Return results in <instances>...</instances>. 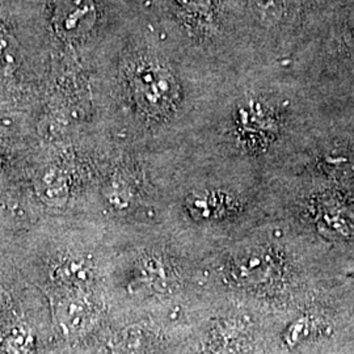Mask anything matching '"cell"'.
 Listing matches in <instances>:
<instances>
[{"mask_svg":"<svg viewBox=\"0 0 354 354\" xmlns=\"http://www.w3.org/2000/svg\"><path fill=\"white\" fill-rule=\"evenodd\" d=\"M57 277L68 286L83 288L92 281V269L83 260L70 259L57 268Z\"/></svg>","mask_w":354,"mask_h":354,"instance_id":"cell-5","label":"cell"},{"mask_svg":"<svg viewBox=\"0 0 354 354\" xmlns=\"http://www.w3.org/2000/svg\"><path fill=\"white\" fill-rule=\"evenodd\" d=\"M137 88L142 100L151 108H165L171 104L175 95V86L163 71L149 70L147 73H140Z\"/></svg>","mask_w":354,"mask_h":354,"instance_id":"cell-2","label":"cell"},{"mask_svg":"<svg viewBox=\"0 0 354 354\" xmlns=\"http://www.w3.org/2000/svg\"><path fill=\"white\" fill-rule=\"evenodd\" d=\"M38 197L53 206L64 205L68 197V185L66 177L55 168L45 169L35 181Z\"/></svg>","mask_w":354,"mask_h":354,"instance_id":"cell-4","label":"cell"},{"mask_svg":"<svg viewBox=\"0 0 354 354\" xmlns=\"http://www.w3.org/2000/svg\"><path fill=\"white\" fill-rule=\"evenodd\" d=\"M57 319L66 333H80L89 327L92 311L79 298H66L57 306Z\"/></svg>","mask_w":354,"mask_h":354,"instance_id":"cell-3","label":"cell"},{"mask_svg":"<svg viewBox=\"0 0 354 354\" xmlns=\"http://www.w3.org/2000/svg\"><path fill=\"white\" fill-rule=\"evenodd\" d=\"M206 354H230V353H226V352H219V351H213V352H210V353H206Z\"/></svg>","mask_w":354,"mask_h":354,"instance_id":"cell-7","label":"cell"},{"mask_svg":"<svg viewBox=\"0 0 354 354\" xmlns=\"http://www.w3.org/2000/svg\"><path fill=\"white\" fill-rule=\"evenodd\" d=\"M32 345V335L26 329L15 328L4 337L1 349L4 354H29Z\"/></svg>","mask_w":354,"mask_h":354,"instance_id":"cell-6","label":"cell"},{"mask_svg":"<svg viewBox=\"0 0 354 354\" xmlns=\"http://www.w3.org/2000/svg\"><path fill=\"white\" fill-rule=\"evenodd\" d=\"M234 279L247 286H281L286 277L282 257L272 253H253L241 259L232 270Z\"/></svg>","mask_w":354,"mask_h":354,"instance_id":"cell-1","label":"cell"}]
</instances>
